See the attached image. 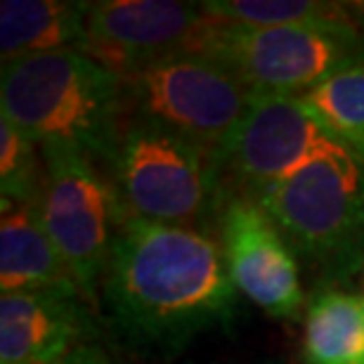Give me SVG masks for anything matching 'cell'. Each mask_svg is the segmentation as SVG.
<instances>
[{
	"label": "cell",
	"instance_id": "obj_8",
	"mask_svg": "<svg viewBox=\"0 0 364 364\" xmlns=\"http://www.w3.org/2000/svg\"><path fill=\"white\" fill-rule=\"evenodd\" d=\"M336 142L294 95H253L244 119L218 151L223 206L260 199L298 166Z\"/></svg>",
	"mask_w": 364,
	"mask_h": 364
},
{
	"label": "cell",
	"instance_id": "obj_9",
	"mask_svg": "<svg viewBox=\"0 0 364 364\" xmlns=\"http://www.w3.org/2000/svg\"><path fill=\"white\" fill-rule=\"evenodd\" d=\"M220 19L203 3L105 0L88 3L85 53L116 76L180 55L210 57Z\"/></svg>",
	"mask_w": 364,
	"mask_h": 364
},
{
	"label": "cell",
	"instance_id": "obj_4",
	"mask_svg": "<svg viewBox=\"0 0 364 364\" xmlns=\"http://www.w3.org/2000/svg\"><path fill=\"white\" fill-rule=\"evenodd\" d=\"M123 119L109 168L126 215L201 228L223 203L215 154L156 123Z\"/></svg>",
	"mask_w": 364,
	"mask_h": 364
},
{
	"label": "cell",
	"instance_id": "obj_16",
	"mask_svg": "<svg viewBox=\"0 0 364 364\" xmlns=\"http://www.w3.org/2000/svg\"><path fill=\"white\" fill-rule=\"evenodd\" d=\"M208 14L232 26H322L358 28V10L336 3L310 0H210L203 3Z\"/></svg>",
	"mask_w": 364,
	"mask_h": 364
},
{
	"label": "cell",
	"instance_id": "obj_3",
	"mask_svg": "<svg viewBox=\"0 0 364 364\" xmlns=\"http://www.w3.org/2000/svg\"><path fill=\"white\" fill-rule=\"evenodd\" d=\"M258 206L317 272L343 279L364 270V156L353 149L326 144Z\"/></svg>",
	"mask_w": 364,
	"mask_h": 364
},
{
	"label": "cell",
	"instance_id": "obj_6",
	"mask_svg": "<svg viewBox=\"0 0 364 364\" xmlns=\"http://www.w3.org/2000/svg\"><path fill=\"white\" fill-rule=\"evenodd\" d=\"M38 213L48 237L92 301L128 215L114 182L95 159L67 147H41Z\"/></svg>",
	"mask_w": 364,
	"mask_h": 364
},
{
	"label": "cell",
	"instance_id": "obj_10",
	"mask_svg": "<svg viewBox=\"0 0 364 364\" xmlns=\"http://www.w3.org/2000/svg\"><path fill=\"white\" fill-rule=\"evenodd\" d=\"M220 244L230 279L260 310L277 319L296 317L303 287L294 251L258 203L228 201L220 210Z\"/></svg>",
	"mask_w": 364,
	"mask_h": 364
},
{
	"label": "cell",
	"instance_id": "obj_19",
	"mask_svg": "<svg viewBox=\"0 0 364 364\" xmlns=\"http://www.w3.org/2000/svg\"><path fill=\"white\" fill-rule=\"evenodd\" d=\"M360 296H362V301H364V277H362V294Z\"/></svg>",
	"mask_w": 364,
	"mask_h": 364
},
{
	"label": "cell",
	"instance_id": "obj_14",
	"mask_svg": "<svg viewBox=\"0 0 364 364\" xmlns=\"http://www.w3.org/2000/svg\"><path fill=\"white\" fill-rule=\"evenodd\" d=\"M303 358L308 364H364V301L360 294L324 289L305 315Z\"/></svg>",
	"mask_w": 364,
	"mask_h": 364
},
{
	"label": "cell",
	"instance_id": "obj_17",
	"mask_svg": "<svg viewBox=\"0 0 364 364\" xmlns=\"http://www.w3.org/2000/svg\"><path fill=\"white\" fill-rule=\"evenodd\" d=\"M38 142L0 114V189L3 199L36 201L43 185Z\"/></svg>",
	"mask_w": 364,
	"mask_h": 364
},
{
	"label": "cell",
	"instance_id": "obj_15",
	"mask_svg": "<svg viewBox=\"0 0 364 364\" xmlns=\"http://www.w3.org/2000/svg\"><path fill=\"white\" fill-rule=\"evenodd\" d=\"M301 100L333 140L364 156V57L333 71Z\"/></svg>",
	"mask_w": 364,
	"mask_h": 364
},
{
	"label": "cell",
	"instance_id": "obj_11",
	"mask_svg": "<svg viewBox=\"0 0 364 364\" xmlns=\"http://www.w3.org/2000/svg\"><path fill=\"white\" fill-rule=\"evenodd\" d=\"M81 298L64 289L0 296V364H60L85 346L88 315Z\"/></svg>",
	"mask_w": 364,
	"mask_h": 364
},
{
	"label": "cell",
	"instance_id": "obj_13",
	"mask_svg": "<svg viewBox=\"0 0 364 364\" xmlns=\"http://www.w3.org/2000/svg\"><path fill=\"white\" fill-rule=\"evenodd\" d=\"M88 3L64 0H5L0 5L3 64L21 57L83 50Z\"/></svg>",
	"mask_w": 364,
	"mask_h": 364
},
{
	"label": "cell",
	"instance_id": "obj_18",
	"mask_svg": "<svg viewBox=\"0 0 364 364\" xmlns=\"http://www.w3.org/2000/svg\"><path fill=\"white\" fill-rule=\"evenodd\" d=\"M60 364H114V362L109 360L102 350H97V348L81 346V348H76L71 355H67Z\"/></svg>",
	"mask_w": 364,
	"mask_h": 364
},
{
	"label": "cell",
	"instance_id": "obj_12",
	"mask_svg": "<svg viewBox=\"0 0 364 364\" xmlns=\"http://www.w3.org/2000/svg\"><path fill=\"white\" fill-rule=\"evenodd\" d=\"M0 287L3 294L33 289L83 294L43 228L36 201H0Z\"/></svg>",
	"mask_w": 364,
	"mask_h": 364
},
{
	"label": "cell",
	"instance_id": "obj_2",
	"mask_svg": "<svg viewBox=\"0 0 364 364\" xmlns=\"http://www.w3.org/2000/svg\"><path fill=\"white\" fill-rule=\"evenodd\" d=\"M0 114L38 142L109 164L123 123L119 76L81 50L3 64Z\"/></svg>",
	"mask_w": 364,
	"mask_h": 364
},
{
	"label": "cell",
	"instance_id": "obj_7",
	"mask_svg": "<svg viewBox=\"0 0 364 364\" xmlns=\"http://www.w3.org/2000/svg\"><path fill=\"white\" fill-rule=\"evenodd\" d=\"M210 57L235 71L253 95L301 97L333 71L364 57L358 28L220 24Z\"/></svg>",
	"mask_w": 364,
	"mask_h": 364
},
{
	"label": "cell",
	"instance_id": "obj_1",
	"mask_svg": "<svg viewBox=\"0 0 364 364\" xmlns=\"http://www.w3.org/2000/svg\"><path fill=\"white\" fill-rule=\"evenodd\" d=\"M121 336L173 350L237 312L223 244L203 228L126 220L102 279Z\"/></svg>",
	"mask_w": 364,
	"mask_h": 364
},
{
	"label": "cell",
	"instance_id": "obj_5",
	"mask_svg": "<svg viewBox=\"0 0 364 364\" xmlns=\"http://www.w3.org/2000/svg\"><path fill=\"white\" fill-rule=\"evenodd\" d=\"M123 116L156 123L218 156L253 92L228 64L180 55L121 76Z\"/></svg>",
	"mask_w": 364,
	"mask_h": 364
}]
</instances>
